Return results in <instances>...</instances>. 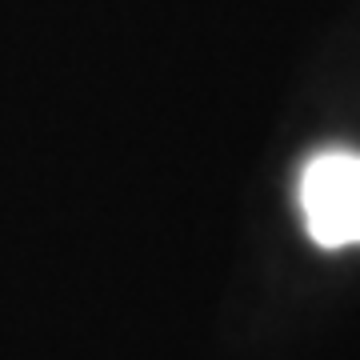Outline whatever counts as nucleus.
I'll return each mask as SVG.
<instances>
[{
	"label": "nucleus",
	"mask_w": 360,
	"mask_h": 360,
	"mask_svg": "<svg viewBox=\"0 0 360 360\" xmlns=\"http://www.w3.org/2000/svg\"><path fill=\"white\" fill-rule=\"evenodd\" d=\"M300 212L321 248L360 245V156L321 153L300 176Z\"/></svg>",
	"instance_id": "nucleus-1"
}]
</instances>
